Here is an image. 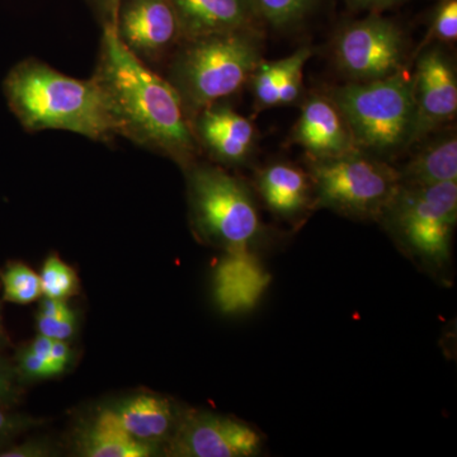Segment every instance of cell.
Listing matches in <instances>:
<instances>
[{
    "label": "cell",
    "mask_w": 457,
    "mask_h": 457,
    "mask_svg": "<svg viewBox=\"0 0 457 457\" xmlns=\"http://www.w3.org/2000/svg\"><path fill=\"white\" fill-rule=\"evenodd\" d=\"M225 252L213 278L215 302L227 314L252 311L266 293L272 278L253 249Z\"/></svg>",
    "instance_id": "13"
},
{
    "label": "cell",
    "mask_w": 457,
    "mask_h": 457,
    "mask_svg": "<svg viewBox=\"0 0 457 457\" xmlns=\"http://www.w3.org/2000/svg\"><path fill=\"white\" fill-rule=\"evenodd\" d=\"M112 411L129 435L147 444L164 440L179 420L170 400L153 394L131 396Z\"/></svg>",
    "instance_id": "17"
},
{
    "label": "cell",
    "mask_w": 457,
    "mask_h": 457,
    "mask_svg": "<svg viewBox=\"0 0 457 457\" xmlns=\"http://www.w3.org/2000/svg\"><path fill=\"white\" fill-rule=\"evenodd\" d=\"M182 41L262 25L252 0H170Z\"/></svg>",
    "instance_id": "15"
},
{
    "label": "cell",
    "mask_w": 457,
    "mask_h": 457,
    "mask_svg": "<svg viewBox=\"0 0 457 457\" xmlns=\"http://www.w3.org/2000/svg\"><path fill=\"white\" fill-rule=\"evenodd\" d=\"M80 455L86 457H150L158 445L137 440L125 431L112 409H104L80 433Z\"/></svg>",
    "instance_id": "18"
},
{
    "label": "cell",
    "mask_w": 457,
    "mask_h": 457,
    "mask_svg": "<svg viewBox=\"0 0 457 457\" xmlns=\"http://www.w3.org/2000/svg\"><path fill=\"white\" fill-rule=\"evenodd\" d=\"M359 150L392 161L411 149L416 125L413 83L408 69L371 82H350L330 90Z\"/></svg>",
    "instance_id": "4"
},
{
    "label": "cell",
    "mask_w": 457,
    "mask_h": 457,
    "mask_svg": "<svg viewBox=\"0 0 457 457\" xmlns=\"http://www.w3.org/2000/svg\"><path fill=\"white\" fill-rule=\"evenodd\" d=\"M400 186L422 187L457 182V137L453 131L436 137L396 168Z\"/></svg>",
    "instance_id": "19"
},
{
    "label": "cell",
    "mask_w": 457,
    "mask_h": 457,
    "mask_svg": "<svg viewBox=\"0 0 457 457\" xmlns=\"http://www.w3.org/2000/svg\"><path fill=\"white\" fill-rule=\"evenodd\" d=\"M87 3L92 8L95 16L97 17L102 29L104 27H113L120 0H87Z\"/></svg>",
    "instance_id": "28"
},
{
    "label": "cell",
    "mask_w": 457,
    "mask_h": 457,
    "mask_svg": "<svg viewBox=\"0 0 457 457\" xmlns=\"http://www.w3.org/2000/svg\"><path fill=\"white\" fill-rule=\"evenodd\" d=\"M18 369L21 374L29 378H46L53 376L49 359L36 353L27 347L18 356Z\"/></svg>",
    "instance_id": "27"
},
{
    "label": "cell",
    "mask_w": 457,
    "mask_h": 457,
    "mask_svg": "<svg viewBox=\"0 0 457 457\" xmlns=\"http://www.w3.org/2000/svg\"><path fill=\"white\" fill-rule=\"evenodd\" d=\"M261 432L237 418L189 411L171 433L168 455L176 457H253L261 455Z\"/></svg>",
    "instance_id": "10"
},
{
    "label": "cell",
    "mask_w": 457,
    "mask_h": 457,
    "mask_svg": "<svg viewBox=\"0 0 457 457\" xmlns=\"http://www.w3.org/2000/svg\"><path fill=\"white\" fill-rule=\"evenodd\" d=\"M112 29L123 46L155 71L182 42L170 0H120Z\"/></svg>",
    "instance_id": "9"
},
{
    "label": "cell",
    "mask_w": 457,
    "mask_h": 457,
    "mask_svg": "<svg viewBox=\"0 0 457 457\" xmlns=\"http://www.w3.org/2000/svg\"><path fill=\"white\" fill-rule=\"evenodd\" d=\"M185 171L198 234L225 251L253 249L263 237L264 227L248 186L219 165L197 161Z\"/></svg>",
    "instance_id": "6"
},
{
    "label": "cell",
    "mask_w": 457,
    "mask_h": 457,
    "mask_svg": "<svg viewBox=\"0 0 457 457\" xmlns=\"http://www.w3.org/2000/svg\"><path fill=\"white\" fill-rule=\"evenodd\" d=\"M262 25L287 29L300 25L317 7L319 0H252Z\"/></svg>",
    "instance_id": "20"
},
{
    "label": "cell",
    "mask_w": 457,
    "mask_h": 457,
    "mask_svg": "<svg viewBox=\"0 0 457 457\" xmlns=\"http://www.w3.org/2000/svg\"><path fill=\"white\" fill-rule=\"evenodd\" d=\"M4 300L26 305L40 299L42 295L40 275L23 263L9 264L2 273Z\"/></svg>",
    "instance_id": "21"
},
{
    "label": "cell",
    "mask_w": 457,
    "mask_h": 457,
    "mask_svg": "<svg viewBox=\"0 0 457 457\" xmlns=\"http://www.w3.org/2000/svg\"><path fill=\"white\" fill-rule=\"evenodd\" d=\"M293 137L312 159L336 158L359 150L345 117L328 96L306 99Z\"/></svg>",
    "instance_id": "14"
},
{
    "label": "cell",
    "mask_w": 457,
    "mask_h": 457,
    "mask_svg": "<svg viewBox=\"0 0 457 457\" xmlns=\"http://www.w3.org/2000/svg\"><path fill=\"white\" fill-rule=\"evenodd\" d=\"M40 281L45 297L66 300L78 293L77 273L57 255H51L45 262Z\"/></svg>",
    "instance_id": "22"
},
{
    "label": "cell",
    "mask_w": 457,
    "mask_h": 457,
    "mask_svg": "<svg viewBox=\"0 0 457 457\" xmlns=\"http://www.w3.org/2000/svg\"><path fill=\"white\" fill-rule=\"evenodd\" d=\"M3 90L26 131H71L104 144L119 137L107 96L93 77L75 79L29 57L12 68Z\"/></svg>",
    "instance_id": "2"
},
{
    "label": "cell",
    "mask_w": 457,
    "mask_h": 457,
    "mask_svg": "<svg viewBox=\"0 0 457 457\" xmlns=\"http://www.w3.org/2000/svg\"><path fill=\"white\" fill-rule=\"evenodd\" d=\"M27 423L29 422L22 418L11 416L0 409V444L22 429Z\"/></svg>",
    "instance_id": "32"
},
{
    "label": "cell",
    "mask_w": 457,
    "mask_h": 457,
    "mask_svg": "<svg viewBox=\"0 0 457 457\" xmlns=\"http://www.w3.org/2000/svg\"><path fill=\"white\" fill-rule=\"evenodd\" d=\"M3 336H4V329H3L2 312H0V342H2Z\"/></svg>",
    "instance_id": "35"
},
{
    "label": "cell",
    "mask_w": 457,
    "mask_h": 457,
    "mask_svg": "<svg viewBox=\"0 0 457 457\" xmlns=\"http://www.w3.org/2000/svg\"><path fill=\"white\" fill-rule=\"evenodd\" d=\"M260 27L183 40L164 66L186 113L195 114L237 95L262 62Z\"/></svg>",
    "instance_id": "3"
},
{
    "label": "cell",
    "mask_w": 457,
    "mask_h": 457,
    "mask_svg": "<svg viewBox=\"0 0 457 457\" xmlns=\"http://www.w3.org/2000/svg\"><path fill=\"white\" fill-rule=\"evenodd\" d=\"M308 170L312 209L359 220H380L400 187L396 168L361 150L336 158H309Z\"/></svg>",
    "instance_id": "7"
},
{
    "label": "cell",
    "mask_w": 457,
    "mask_h": 457,
    "mask_svg": "<svg viewBox=\"0 0 457 457\" xmlns=\"http://www.w3.org/2000/svg\"><path fill=\"white\" fill-rule=\"evenodd\" d=\"M47 450L41 445L35 444V442H29V444L20 445V446L12 447V449L5 450L4 453H0L2 457H38L46 455Z\"/></svg>",
    "instance_id": "33"
},
{
    "label": "cell",
    "mask_w": 457,
    "mask_h": 457,
    "mask_svg": "<svg viewBox=\"0 0 457 457\" xmlns=\"http://www.w3.org/2000/svg\"><path fill=\"white\" fill-rule=\"evenodd\" d=\"M75 323L77 319L71 311L62 317H46V315L38 314V335L47 337L53 341H68L74 335Z\"/></svg>",
    "instance_id": "26"
},
{
    "label": "cell",
    "mask_w": 457,
    "mask_h": 457,
    "mask_svg": "<svg viewBox=\"0 0 457 457\" xmlns=\"http://www.w3.org/2000/svg\"><path fill=\"white\" fill-rule=\"evenodd\" d=\"M411 260L433 273L449 269L457 221V182L400 186L380 220Z\"/></svg>",
    "instance_id": "5"
},
{
    "label": "cell",
    "mask_w": 457,
    "mask_h": 457,
    "mask_svg": "<svg viewBox=\"0 0 457 457\" xmlns=\"http://www.w3.org/2000/svg\"><path fill=\"white\" fill-rule=\"evenodd\" d=\"M411 83L416 104L413 146L456 116L457 75L453 59L441 46L427 45L418 55Z\"/></svg>",
    "instance_id": "11"
},
{
    "label": "cell",
    "mask_w": 457,
    "mask_h": 457,
    "mask_svg": "<svg viewBox=\"0 0 457 457\" xmlns=\"http://www.w3.org/2000/svg\"><path fill=\"white\" fill-rule=\"evenodd\" d=\"M408 0H345L348 7L356 11H370L371 13L384 11V9L402 4Z\"/></svg>",
    "instance_id": "30"
},
{
    "label": "cell",
    "mask_w": 457,
    "mask_h": 457,
    "mask_svg": "<svg viewBox=\"0 0 457 457\" xmlns=\"http://www.w3.org/2000/svg\"><path fill=\"white\" fill-rule=\"evenodd\" d=\"M191 126L201 153L215 163L242 165L253 154L257 140L253 123L222 102L195 114Z\"/></svg>",
    "instance_id": "12"
},
{
    "label": "cell",
    "mask_w": 457,
    "mask_h": 457,
    "mask_svg": "<svg viewBox=\"0 0 457 457\" xmlns=\"http://www.w3.org/2000/svg\"><path fill=\"white\" fill-rule=\"evenodd\" d=\"M405 33L389 18L371 13L343 26L333 42L337 68L350 82H371L407 69Z\"/></svg>",
    "instance_id": "8"
},
{
    "label": "cell",
    "mask_w": 457,
    "mask_h": 457,
    "mask_svg": "<svg viewBox=\"0 0 457 457\" xmlns=\"http://www.w3.org/2000/svg\"><path fill=\"white\" fill-rule=\"evenodd\" d=\"M16 396L13 375L8 366L0 360V404H7Z\"/></svg>",
    "instance_id": "31"
},
{
    "label": "cell",
    "mask_w": 457,
    "mask_h": 457,
    "mask_svg": "<svg viewBox=\"0 0 457 457\" xmlns=\"http://www.w3.org/2000/svg\"><path fill=\"white\" fill-rule=\"evenodd\" d=\"M281 60L262 62L251 78L252 88L258 110L278 106V92Z\"/></svg>",
    "instance_id": "24"
},
{
    "label": "cell",
    "mask_w": 457,
    "mask_h": 457,
    "mask_svg": "<svg viewBox=\"0 0 457 457\" xmlns=\"http://www.w3.org/2000/svg\"><path fill=\"white\" fill-rule=\"evenodd\" d=\"M71 311V309L66 305L65 300L45 297L40 303L38 314L46 315V317H62Z\"/></svg>",
    "instance_id": "34"
},
{
    "label": "cell",
    "mask_w": 457,
    "mask_h": 457,
    "mask_svg": "<svg viewBox=\"0 0 457 457\" xmlns=\"http://www.w3.org/2000/svg\"><path fill=\"white\" fill-rule=\"evenodd\" d=\"M457 0H440L433 9L428 41L456 42Z\"/></svg>",
    "instance_id": "25"
},
{
    "label": "cell",
    "mask_w": 457,
    "mask_h": 457,
    "mask_svg": "<svg viewBox=\"0 0 457 457\" xmlns=\"http://www.w3.org/2000/svg\"><path fill=\"white\" fill-rule=\"evenodd\" d=\"M71 359V350L66 341H53L49 354V362L53 376L65 371Z\"/></svg>",
    "instance_id": "29"
},
{
    "label": "cell",
    "mask_w": 457,
    "mask_h": 457,
    "mask_svg": "<svg viewBox=\"0 0 457 457\" xmlns=\"http://www.w3.org/2000/svg\"><path fill=\"white\" fill-rule=\"evenodd\" d=\"M312 56L311 47H302L295 51L293 55L281 59L278 106L293 104L302 96L303 68Z\"/></svg>",
    "instance_id": "23"
},
{
    "label": "cell",
    "mask_w": 457,
    "mask_h": 457,
    "mask_svg": "<svg viewBox=\"0 0 457 457\" xmlns=\"http://www.w3.org/2000/svg\"><path fill=\"white\" fill-rule=\"evenodd\" d=\"M92 77L107 96L119 137L170 158L183 170L198 161L200 146L179 93L132 55L112 27H104Z\"/></svg>",
    "instance_id": "1"
},
{
    "label": "cell",
    "mask_w": 457,
    "mask_h": 457,
    "mask_svg": "<svg viewBox=\"0 0 457 457\" xmlns=\"http://www.w3.org/2000/svg\"><path fill=\"white\" fill-rule=\"evenodd\" d=\"M258 192L270 212L287 221L300 220L312 209L309 174L293 164L267 165L255 177Z\"/></svg>",
    "instance_id": "16"
}]
</instances>
